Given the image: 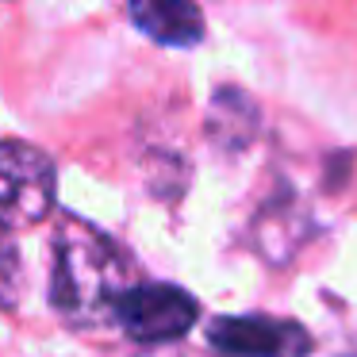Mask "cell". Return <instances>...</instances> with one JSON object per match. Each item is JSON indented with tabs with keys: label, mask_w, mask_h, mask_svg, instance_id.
I'll list each match as a JSON object with an SVG mask.
<instances>
[{
	"label": "cell",
	"mask_w": 357,
	"mask_h": 357,
	"mask_svg": "<svg viewBox=\"0 0 357 357\" xmlns=\"http://www.w3.org/2000/svg\"><path fill=\"white\" fill-rule=\"evenodd\" d=\"M131 261L85 219H66L54 231V273L50 303L73 326H96L116 319V307L131 292Z\"/></svg>",
	"instance_id": "obj_1"
},
{
	"label": "cell",
	"mask_w": 357,
	"mask_h": 357,
	"mask_svg": "<svg viewBox=\"0 0 357 357\" xmlns=\"http://www.w3.org/2000/svg\"><path fill=\"white\" fill-rule=\"evenodd\" d=\"M54 162L31 142H0V234L35 227L54 211Z\"/></svg>",
	"instance_id": "obj_2"
},
{
	"label": "cell",
	"mask_w": 357,
	"mask_h": 357,
	"mask_svg": "<svg viewBox=\"0 0 357 357\" xmlns=\"http://www.w3.org/2000/svg\"><path fill=\"white\" fill-rule=\"evenodd\" d=\"M116 319L127 338L139 346H158L188 334L200 319V303L177 284H139L119 300Z\"/></svg>",
	"instance_id": "obj_3"
},
{
	"label": "cell",
	"mask_w": 357,
	"mask_h": 357,
	"mask_svg": "<svg viewBox=\"0 0 357 357\" xmlns=\"http://www.w3.org/2000/svg\"><path fill=\"white\" fill-rule=\"evenodd\" d=\"M208 342L231 357H307L311 334L292 319L269 315H223L211 319Z\"/></svg>",
	"instance_id": "obj_4"
},
{
	"label": "cell",
	"mask_w": 357,
	"mask_h": 357,
	"mask_svg": "<svg viewBox=\"0 0 357 357\" xmlns=\"http://www.w3.org/2000/svg\"><path fill=\"white\" fill-rule=\"evenodd\" d=\"M131 20L165 47H196L204 39V12L196 0H131Z\"/></svg>",
	"instance_id": "obj_5"
}]
</instances>
